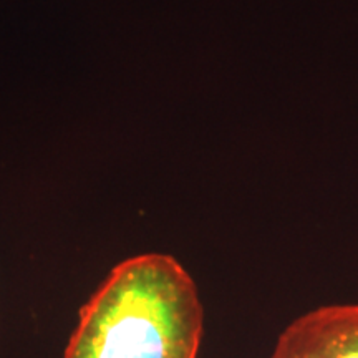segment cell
Instances as JSON below:
<instances>
[{"mask_svg": "<svg viewBox=\"0 0 358 358\" xmlns=\"http://www.w3.org/2000/svg\"><path fill=\"white\" fill-rule=\"evenodd\" d=\"M271 358H358V303L324 306L282 330Z\"/></svg>", "mask_w": 358, "mask_h": 358, "instance_id": "obj_2", "label": "cell"}, {"mask_svg": "<svg viewBox=\"0 0 358 358\" xmlns=\"http://www.w3.org/2000/svg\"><path fill=\"white\" fill-rule=\"evenodd\" d=\"M204 308L185 267L141 254L110 272L80 310L64 358H198Z\"/></svg>", "mask_w": 358, "mask_h": 358, "instance_id": "obj_1", "label": "cell"}]
</instances>
